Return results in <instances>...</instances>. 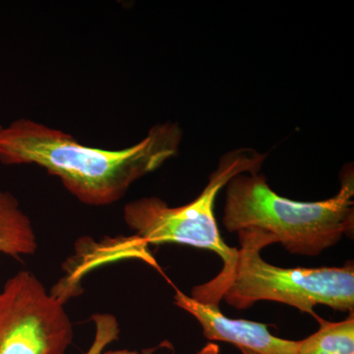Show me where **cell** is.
Here are the masks:
<instances>
[{
    "instance_id": "7",
    "label": "cell",
    "mask_w": 354,
    "mask_h": 354,
    "mask_svg": "<svg viewBox=\"0 0 354 354\" xmlns=\"http://www.w3.org/2000/svg\"><path fill=\"white\" fill-rule=\"evenodd\" d=\"M38 249L36 234L19 202L0 191V253L18 258L32 255Z\"/></svg>"
},
{
    "instance_id": "5",
    "label": "cell",
    "mask_w": 354,
    "mask_h": 354,
    "mask_svg": "<svg viewBox=\"0 0 354 354\" xmlns=\"http://www.w3.org/2000/svg\"><path fill=\"white\" fill-rule=\"evenodd\" d=\"M73 326L57 295L31 272L8 279L0 291V354H64Z\"/></svg>"
},
{
    "instance_id": "6",
    "label": "cell",
    "mask_w": 354,
    "mask_h": 354,
    "mask_svg": "<svg viewBox=\"0 0 354 354\" xmlns=\"http://www.w3.org/2000/svg\"><path fill=\"white\" fill-rule=\"evenodd\" d=\"M174 301L196 318L209 341L230 342L259 354H299L298 342L274 337L268 325L223 315L218 305L203 304L176 290Z\"/></svg>"
},
{
    "instance_id": "9",
    "label": "cell",
    "mask_w": 354,
    "mask_h": 354,
    "mask_svg": "<svg viewBox=\"0 0 354 354\" xmlns=\"http://www.w3.org/2000/svg\"><path fill=\"white\" fill-rule=\"evenodd\" d=\"M220 346L218 344L209 342L197 354H220Z\"/></svg>"
},
{
    "instance_id": "10",
    "label": "cell",
    "mask_w": 354,
    "mask_h": 354,
    "mask_svg": "<svg viewBox=\"0 0 354 354\" xmlns=\"http://www.w3.org/2000/svg\"><path fill=\"white\" fill-rule=\"evenodd\" d=\"M90 354H151L149 353H139L137 351H106V353H101V351H95L94 353H90Z\"/></svg>"
},
{
    "instance_id": "1",
    "label": "cell",
    "mask_w": 354,
    "mask_h": 354,
    "mask_svg": "<svg viewBox=\"0 0 354 354\" xmlns=\"http://www.w3.org/2000/svg\"><path fill=\"white\" fill-rule=\"evenodd\" d=\"M181 139L177 123H158L135 145L104 150L36 121L18 120L0 129V162L39 165L57 176L79 201L106 206L124 196L135 181L176 157Z\"/></svg>"
},
{
    "instance_id": "3",
    "label": "cell",
    "mask_w": 354,
    "mask_h": 354,
    "mask_svg": "<svg viewBox=\"0 0 354 354\" xmlns=\"http://www.w3.org/2000/svg\"><path fill=\"white\" fill-rule=\"evenodd\" d=\"M223 223L227 232L256 230L297 255L314 257L354 232L353 165L344 169L341 188L324 201L279 196L260 174H241L227 185Z\"/></svg>"
},
{
    "instance_id": "11",
    "label": "cell",
    "mask_w": 354,
    "mask_h": 354,
    "mask_svg": "<svg viewBox=\"0 0 354 354\" xmlns=\"http://www.w3.org/2000/svg\"><path fill=\"white\" fill-rule=\"evenodd\" d=\"M242 354H259L254 353V351H248V349L241 348Z\"/></svg>"
},
{
    "instance_id": "2",
    "label": "cell",
    "mask_w": 354,
    "mask_h": 354,
    "mask_svg": "<svg viewBox=\"0 0 354 354\" xmlns=\"http://www.w3.org/2000/svg\"><path fill=\"white\" fill-rule=\"evenodd\" d=\"M241 247L230 264L223 266L216 278L192 290L203 304L218 305L221 300L237 309L258 301L290 305L302 313L318 317L317 305L341 312H353L354 267L281 268L262 259L264 247L276 243L260 230L237 232Z\"/></svg>"
},
{
    "instance_id": "8",
    "label": "cell",
    "mask_w": 354,
    "mask_h": 354,
    "mask_svg": "<svg viewBox=\"0 0 354 354\" xmlns=\"http://www.w3.org/2000/svg\"><path fill=\"white\" fill-rule=\"evenodd\" d=\"M320 328L298 341L299 354H354V317L351 312L341 322H328L317 317Z\"/></svg>"
},
{
    "instance_id": "12",
    "label": "cell",
    "mask_w": 354,
    "mask_h": 354,
    "mask_svg": "<svg viewBox=\"0 0 354 354\" xmlns=\"http://www.w3.org/2000/svg\"><path fill=\"white\" fill-rule=\"evenodd\" d=\"M1 128H2V127H1V125H0V129H1Z\"/></svg>"
},
{
    "instance_id": "4",
    "label": "cell",
    "mask_w": 354,
    "mask_h": 354,
    "mask_svg": "<svg viewBox=\"0 0 354 354\" xmlns=\"http://www.w3.org/2000/svg\"><path fill=\"white\" fill-rule=\"evenodd\" d=\"M266 158L267 153L252 148L230 151L220 158L196 199L180 207L169 206L157 197L135 200L124 207L125 223L147 245L185 244L213 251L223 266L230 264L237 248L228 246L221 237L214 213L216 196L234 176L259 172Z\"/></svg>"
}]
</instances>
